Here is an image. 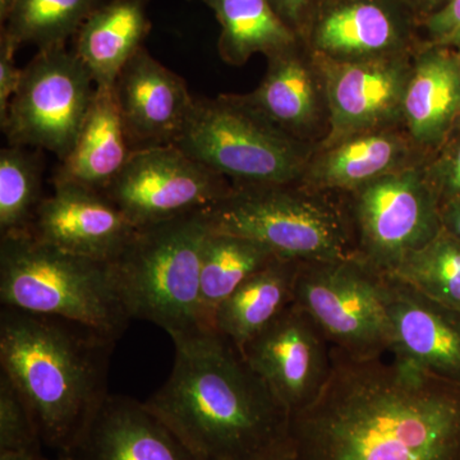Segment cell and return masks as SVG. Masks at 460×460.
<instances>
[{
    "instance_id": "cell-1",
    "label": "cell",
    "mask_w": 460,
    "mask_h": 460,
    "mask_svg": "<svg viewBox=\"0 0 460 460\" xmlns=\"http://www.w3.org/2000/svg\"><path fill=\"white\" fill-rule=\"evenodd\" d=\"M328 383L290 416L296 460H460V385L332 348Z\"/></svg>"
},
{
    "instance_id": "cell-2",
    "label": "cell",
    "mask_w": 460,
    "mask_h": 460,
    "mask_svg": "<svg viewBox=\"0 0 460 460\" xmlns=\"http://www.w3.org/2000/svg\"><path fill=\"white\" fill-rule=\"evenodd\" d=\"M164 385L145 402L199 460H259L289 444L290 413L217 332L175 339Z\"/></svg>"
},
{
    "instance_id": "cell-3",
    "label": "cell",
    "mask_w": 460,
    "mask_h": 460,
    "mask_svg": "<svg viewBox=\"0 0 460 460\" xmlns=\"http://www.w3.org/2000/svg\"><path fill=\"white\" fill-rule=\"evenodd\" d=\"M115 341L83 323L2 305L0 366L33 414L41 443L74 449L105 401Z\"/></svg>"
},
{
    "instance_id": "cell-4",
    "label": "cell",
    "mask_w": 460,
    "mask_h": 460,
    "mask_svg": "<svg viewBox=\"0 0 460 460\" xmlns=\"http://www.w3.org/2000/svg\"><path fill=\"white\" fill-rule=\"evenodd\" d=\"M208 230L252 239L278 257L301 262L356 257V239L345 193L301 181L233 186L202 211Z\"/></svg>"
},
{
    "instance_id": "cell-5",
    "label": "cell",
    "mask_w": 460,
    "mask_h": 460,
    "mask_svg": "<svg viewBox=\"0 0 460 460\" xmlns=\"http://www.w3.org/2000/svg\"><path fill=\"white\" fill-rule=\"evenodd\" d=\"M0 302L83 323L115 341L131 321L111 262L66 252L30 232L0 237Z\"/></svg>"
},
{
    "instance_id": "cell-6",
    "label": "cell",
    "mask_w": 460,
    "mask_h": 460,
    "mask_svg": "<svg viewBox=\"0 0 460 460\" xmlns=\"http://www.w3.org/2000/svg\"><path fill=\"white\" fill-rule=\"evenodd\" d=\"M208 226L202 211L140 226L111 263L127 314L150 321L172 341L202 332L199 275Z\"/></svg>"
},
{
    "instance_id": "cell-7",
    "label": "cell",
    "mask_w": 460,
    "mask_h": 460,
    "mask_svg": "<svg viewBox=\"0 0 460 460\" xmlns=\"http://www.w3.org/2000/svg\"><path fill=\"white\" fill-rule=\"evenodd\" d=\"M175 146L233 186L301 181L316 150L288 137L235 93L195 98Z\"/></svg>"
},
{
    "instance_id": "cell-8",
    "label": "cell",
    "mask_w": 460,
    "mask_h": 460,
    "mask_svg": "<svg viewBox=\"0 0 460 460\" xmlns=\"http://www.w3.org/2000/svg\"><path fill=\"white\" fill-rule=\"evenodd\" d=\"M293 304L314 320L339 352L354 359L390 354L385 275L356 257L299 263Z\"/></svg>"
},
{
    "instance_id": "cell-9",
    "label": "cell",
    "mask_w": 460,
    "mask_h": 460,
    "mask_svg": "<svg viewBox=\"0 0 460 460\" xmlns=\"http://www.w3.org/2000/svg\"><path fill=\"white\" fill-rule=\"evenodd\" d=\"M89 69L66 45L39 50L0 119L8 145L47 150L62 162L71 153L95 98Z\"/></svg>"
},
{
    "instance_id": "cell-10",
    "label": "cell",
    "mask_w": 460,
    "mask_h": 460,
    "mask_svg": "<svg viewBox=\"0 0 460 460\" xmlns=\"http://www.w3.org/2000/svg\"><path fill=\"white\" fill-rule=\"evenodd\" d=\"M423 164L345 193L356 259L380 274H393L405 257L443 230L440 202L426 180Z\"/></svg>"
},
{
    "instance_id": "cell-11",
    "label": "cell",
    "mask_w": 460,
    "mask_h": 460,
    "mask_svg": "<svg viewBox=\"0 0 460 460\" xmlns=\"http://www.w3.org/2000/svg\"><path fill=\"white\" fill-rule=\"evenodd\" d=\"M230 190L223 175L168 145L133 151L102 193L140 228L204 211Z\"/></svg>"
},
{
    "instance_id": "cell-12",
    "label": "cell",
    "mask_w": 460,
    "mask_h": 460,
    "mask_svg": "<svg viewBox=\"0 0 460 460\" xmlns=\"http://www.w3.org/2000/svg\"><path fill=\"white\" fill-rule=\"evenodd\" d=\"M301 39L316 56L339 63L407 56L422 45L405 0H314Z\"/></svg>"
},
{
    "instance_id": "cell-13",
    "label": "cell",
    "mask_w": 460,
    "mask_h": 460,
    "mask_svg": "<svg viewBox=\"0 0 460 460\" xmlns=\"http://www.w3.org/2000/svg\"><path fill=\"white\" fill-rule=\"evenodd\" d=\"M241 352L290 416L319 396L332 372V345L295 304L288 305Z\"/></svg>"
},
{
    "instance_id": "cell-14",
    "label": "cell",
    "mask_w": 460,
    "mask_h": 460,
    "mask_svg": "<svg viewBox=\"0 0 460 460\" xmlns=\"http://www.w3.org/2000/svg\"><path fill=\"white\" fill-rule=\"evenodd\" d=\"M416 51L356 63L332 62L314 54L325 78L330 109V132L319 147L357 133L404 126L402 102Z\"/></svg>"
},
{
    "instance_id": "cell-15",
    "label": "cell",
    "mask_w": 460,
    "mask_h": 460,
    "mask_svg": "<svg viewBox=\"0 0 460 460\" xmlns=\"http://www.w3.org/2000/svg\"><path fill=\"white\" fill-rule=\"evenodd\" d=\"M261 83L239 102L288 137L317 148L330 132V109L325 78L317 58L304 40L266 58Z\"/></svg>"
},
{
    "instance_id": "cell-16",
    "label": "cell",
    "mask_w": 460,
    "mask_h": 460,
    "mask_svg": "<svg viewBox=\"0 0 460 460\" xmlns=\"http://www.w3.org/2000/svg\"><path fill=\"white\" fill-rule=\"evenodd\" d=\"M133 151L177 144L195 102L186 80L142 48L114 84Z\"/></svg>"
},
{
    "instance_id": "cell-17",
    "label": "cell",
    "mask_w": 460,
    "mask_h": 460,
    "mask_svg": "<svg viewBox=\"0 0 460 460\" xmlns=\"http://www.w3.org/2000/svg\"><path fill=\"white\" fill-rule=\"evenodd\" d=\"M137 226L102 192L80 186H54L36 214L30 233L51 246L96 261L113 262Z\"/></svg>"
},
{
    "instance_id": "cell-18",
    "label": "cell",
    "mask_w": 460,
    "mask_h": 460,
    "mask_svg": "<svg viewBox=\"0 0 460 460\" xmlns=\"http://www.w3.org/2000/svg\"><path fill=\"white\" fill-rule=\"evenodd\" d=\"M393 358L460 385V310L385 275Z\"/></svg>"
},
{
    "instance_id": "cell-19",
    "label": "cell",
    "mask_w": 460,
    "mask_h": 460,
    "mask_svg": "<svg viewBox=\"0 0 460 460\" xmlns=\"http://www.w3.org/2000/svg\"><path fill=\"white\" fill-rule=\"evenodd\" d=\"M429 156L404 126L374 129L316 148L301 181L313 189L349 193L385 175L423 164Z\"/></svg>"
},
{
    "instance_id": "cell-20",
    "label": "cell",
    "mask_w": 460,
    "mask_h": 460,
    "mask_svg": "<svg viewBox=\"0 0 460 460\" xmlns=\"http://www.w3.org/2000/svg\"><path fill=\"white\" fill-rule=\"evenodd\" d=\"M66 456L72 460H199L145 402L111 394Z\"/></svg>"
},
{
    "instance_id": "cell-21",
    "label": "cell",
    "mask_w": 460,
    "mask_h": 460,
    "mask_svg": "<svg viewBox=\"0 0 460 460\" xmlns=\"http://www.w3.org/2000/svg\"><path fill=\"white\" fill-rule=\"evenodd\" d=\"M459 107L460 57L444 45H420L402 102L405 129L431 155L452 135Z\"/></svg>"
},
{
    "instance_id": "cell-22",
    "label": "cell",
    "mask_w": 460,
    "mask_h": 460,
    "mask_svg": "<svg viewBox=\"0 0 460 460\" xmlns=\"http://www.w3.org/2000/svg\"><path fill=\"white\" fill-rule=\"evenodd\" d=\"M133 150L115 100L114 87L98 89L77 141L54 172V186L104 192L122 172Z\"/></svg>"
},
{
    "instance_id": "cell-23",
    "label": "cell",
    "mask_w": 460,
    "mask_h": 460,
    "mask_svg": "<svg viewBox=\"0 0 460 460\" xmlns=\"http://www.w3.org/2000/svg\"><path fill=\"white\" fill-rule=\"evenodd\" d=\"M148 0H111L100 4L75 36V53L98 89L114 87L127 63L144 48L151 30Z\"/></svg>"
},
{
    "instance_id": "cell-24",
    "label": "cell",
    "mask_w": 460,
    "mask_h": 460,
    "mask_svg": "<svg viewBox=\"0 0 460 460\" xmlns=\"http://www.w3.org/2000/svg\"><path fill=\"white\" fill-rule=\"evenodd\" d=\"M299 263L277 257L248 278L217 308L215 332L242 349L293 304Z\"/></svg>"
},
{
    "instance_id": "cell-25",
    "label": "cell",
    "mask_w": 460,
    "mask_h": 460,
    "mask_svg": "<svg viewBox=\"0 0 460 460\" xmlns=\"http://www.w3.org/2000/svg\"><path fill=\"white\" fill-rule=\"evenodd\" d=\"M214 12L220 26L217 51L224 63L241 66L256 54L289 49L301 36L286 25L268 0H190Z\"/></svg>"
},
{
    "instance_id": "cell-26",
    "label": "cell",
    "mask_w": 460,
    "mask_h": 460,
    "mask_svg": "<svg viewBox=\"0 0 460 460\" xmlns=\"http://www.w3.org/2000/svg\"><path fill=\"white\" fill-rule=\"evenodd\" d=\"M268 247L252 239L208 232L202 248L199 275V326L215 332L214 317L242 283L277 259Z\"/></svg>"
},
{
    "instance_id": "cell-27",
    "label": "cell",
    "mask_w": 460,
    "mask_h": 460,
    "mask_svg": "<svg viewBox=\"0 0 460 460\" xmlns=\"http://www.w3.org/2000/svg\"><path fill=\"white\" fill-rule=\"evenodd\" d=\"M102 0H16L2 35L18 48L32 44L39 50L62 47L77 35Z\"/></svg>"
},
{
    "instance_id": "cell-28",
    "label": "cell",
    "mask_w": 460,
    "mask_h": 460,
    "mask_svg": "<svg viewBox=\"0 0 460 460\" xmlns=\"http://www.w3.org/2000/svg\"><path fill=\"white\" fill-rule=\"evenodd\" d=\"M41 151L13 145L0 151V237L31 229L45 199Z\"/></svg>"
},
{
    "instance_id": "cell-29",
    "label": "cell",
    "mask_w": 460,
    "mask_h": 460,
    "mask_svg": "<svg viewBox=\"0 0 460 460\" xmlns=\"http://www.w3.org/2000/svg\"><path fill=\"white\" fill-rule=\"evenodd\" d=\"M390 277L438 304L460 310V241L441 230L402 260Z\"/></svg>"
},
{
    "instance_id": "cell-30",
    "label": "cell",
    "mask_w": 460,
    "mask_h": 460,
    "mask_svg": "<svg viewBox=\"0 0 460 460\" xmlns=\"http://www.w3.org/2000/svg\"><path fill=\"white\" fill-rule=\"evenodd\" d=\"M40 434L29 404L0 371V453L40 449Z\"/></svg>"
},
{
    "instance_id": "cell-31",
    "label": "cell",
    "mask_w": 460,
    "mask_h": 460,
    "mask_svg": "<svg viewBox=\"0 0 460 460\" xmlns=\"http://www.w3.org/2000/svg\"><path fill=\"white\" fill-rule=\"evenodd\" d=\"M423 169L440 205L460 199V129L428 157Z\"/></svg>"
},
{
    "instance_id": "cell-32",
    "label": "cell",
    "mask_w": 460,
    "mask_h": 460,
    "mask_svg": "<svg viewBox=\"0 0 460 460\" xmlns=\"http://www.w3.org/2000/svg\"><path fill=\"white\" fill-rule=\"evenodd\" d=\"M460 29V0L447 3L419 23L420 44H440Z\"/></svg>"
},
{
    "instance_id": "cell-33",
    "label": "cell",
    "mask_w": 460,
    "mask_h": 460,
    "mask_svg": "<svg viewBox=\"0 0 460 460\" xmlns=\"http://www.w3.org/2000/svg\"><path fill=\"white\" fill-rule=\"evenodd\" d=\"M18 47L2 35L0 39V119L7 113L11 100L20 86L22 69L16 65Z\"/></svg>"
},
{
    "instance_id": "cell-34",
    "label": "cell",
    "mask_w": 460,
    "mask_h": 460,
    "mask_svg": "<svg viewBox=\"0 0 460 460\" xmlns=\"http://www.w3.org/2000/svg\"><path fill=\"white\" fill-rule=\"evenodd\" d=\"M268 2L286 25L302 36L314 0H268Z\"/></svg>"
},
{
    "instance_id": "cell-35",
    "label": "cell",
    "mask_w": 460,
    "mask_h": 460,
    "mask_svg": "<svg viewBox=\"0 0 460 460\" xmlns=\"http://www.w3.org/2000/svg\"><path fill=\"white\" fill-rule=\"evenodd\" d=\"M440 217L445 232L460 241V199H453V201L441 204Z\"/></svg>"
},
{
    "instance_id": "cell-36",
    "label": "cell",
    "mask_w": 460,
    "mask_h": 460,
    "mask_svg": "<svg viewBox=\"0 0 460 460\" xmlns=\"http://www.w3.org/2000/svg\"><path fill=\"white\" fill-rule=\"evenodd\" d=\"M447 2V0H405V3L410 5L411 12H413L414 16L419 20V23L420 21L425 20L426 17H429V14L443 7Z\"/></svg>"
},
{
    "instance_id": "cell-37",
    "label": "cell",
    "mask_w": 460,
    "mask_h": 460,
    "mask_svg": "<svg viewBox=\"0 0 460 460\" xmlns=\"http://www.w3.org/2000/svg\"><path fill=\"white\" fill-rule=\"evenodd\" d=\"M0 460H53L47 458L40 449L23 450V452L0 453ZM59 460V458L54 459Z\"/></svg>"
},
{
    "instance_id": "cell-38",
    "label": "cell",
    "mask_w": 460,
    "mask_h": 460,
    "mask_svg": "<svg viewBox=\"0 0 460 460\" xmlns=\"http://www.w3.org/2000/svg\"><path fill=\"white\" fill-rule=\"evenodd\" d=\"M259 460H296V456L289 443L287 447H284L283 449L271 453L270 456H263V458Z\"/></svg>"
},
{
    "instance_id": "cell-39",
    "label": "cell",
    "mask_w": 460,
    "mask_h": 460,
    "mask_svg": "<svg viewBox=\"0 0 460 460\" xmlns=\"http://www.w3.org/2000/svg\"><path fill=\"white\" fill-rule=\"evenodd\" d=\"M438 45H444V47L449 48V49L456 51L460 57V29Z\"/></svg>"
},
{
    "instance_id": "cell-40",
    "label": "cell",
    "mask_w": 460,
    "mask_h": 460,
    "mask_svg": "<svg viewBox=\"0 0 460 460\" xmlns=\"http://www.w3.org/2000/svg\"><path fill=\"white\" fill-rule=\"evenodd\" d=\"M16 0H0V22L2 26L7 22L9 14L12 13V9L14 7Z\"/></svg>"
},
{
    "instance_id": "cell-41",
    "label": "cell",
    "mask_w": 460,
    "mask_h": 460,
    "mask_svg": "<svg viewBox=\"0 0 460 460\" xmlns=\"http://www.w3.org/2000/svg\"><path fill=\"white\" fill-rule=\"evenodd\" d=\"M460 129V107H459V114H458V119H456V127H454V131H458Z\"/></svg>"
},
{
    "instance_id": "cell-42",
    "label": "cell",
    "mask_w": 460,
    "mask_h": 460,
    "mask_svg": "<svg viewBox=\"0 0 460 460\" xmlns=\"http://www.w3.org/2000/svg\"><path fill=\"white\" fill-rule=\"evenodd\" d=\"M58 458H59V460H72L68 456H66V454H59Z\"/></svg>"
}]
</instances>
